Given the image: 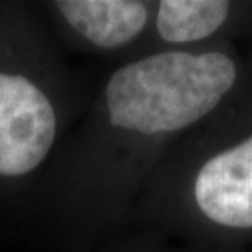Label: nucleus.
<instances>
[{
  "label": "nucleus",
  "instance_id": "7",
  "mask_svg": "<svg viewBox=\"0 0 252 252\" xmlns=\"http://www.w3.org/2000/svg\"><path fill=\"white\" fill-rule=\"evenodd\" d=\"M245 56H247V60H249V63L252 65V43L249 45V49H247V53H245Z\"/></svg>",
  "mask_w": 252,
  "mask_h": 252
},
{
  "label": "nucleus",
  "instance_id": "4",
  "mask_svg": "<svg viewBox=\"0 0 252 252\" xmlns=\"http://www.w3.org/2000/svg\"><path fill=\"white\" fill-rule=\"evenodd\" d=\"M56 43L65 54L124 62L142 54L155 0H47L39 2Z\"/></svg>",
  "mask_w": 252,
  "mask_h": 252
},
{
  "label": "nucleus",
  "instance_id": "5",
  "mask_svg": "<svg viewBox=\"0 0 252 252\" xmlns=\"http://www.w3.org/2000/svg\"><path fill=\"white\" fill-rule=\"evenodd\" d=\"M239 39L252 43V0H155L142 54L237 45Z\"/></svg>",
  "mask_w": 252,
  "mask_h": 252
},
{
  "label": "nucleus",
  "instance_id": "3",
  "mask_svg": "<svg viewBox=\"0 0 252 252\" xmlns=\"http://www.w3.org/2000/svg\"><path fill=\"white\" fill-rule=\"evenodd\" d=\"M129 230L217 249L252 245V73L162 159Z\"/></svg>",
  "mask_w": 252,
  "mask_h": 252
},
{
  "label": "nucleus",
  "instance_id": "2",
  "mask_svg": "<svg viewBox=\"0 0 252 252\" xmlns=\"http://www.w3.org/2000/svg\"><path fill=\"white\" fill-rule=\"evenodd\" d=\"M92 90L56 43L39 2L0 0V209L27 217Z\"/></svg>",
  "mask_w": 252,
  "mask_h": 252
},
{
  "label": "nucleus",
  "instance_id": "1",
  "mask_svg": "<svg viewBox=\"0 0 252 252\" xmlns=\"http://www.w3.org/2000/svg\"><path fill=\"white\" fill-rule=\"evenodd\" d=\"M234 43L138 54L114 63L37 187L27 219L60 252H95L129 230L172 148L251 77Z\"/></svg>",
  "mask_w": 252,
  "mask_h": 252
},
{
  "label": "nucleus",
  "instance_id": "6",
  "mask_svg": "<svg viewBox=\"0 0 252 252\" xmlns=\"http://www.w3.org/2000/svg\"><path fill=\"white\" fill-rule=\"evenodd\" d=\"M95 252H252V249H217V247H200V245L183 243L168 239L162 235L127 230L116 239L99 247Z\"/></svg>",
  "mask_w": 252,
  "mask_h": 252
}]
</instances>
